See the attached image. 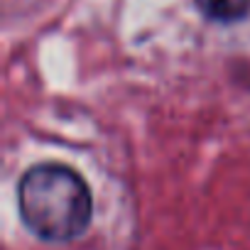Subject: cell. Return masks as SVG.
Returning <instances> with one entry per match:
<instances>
[{"label":"cell","mask_w":250,"mask_h":250,"mask_svg":"<svg viewBox=\"0 0 250 250\" xmlns=\"http://www.w3.org/2000/svg\"><path fill=\"white\" fill-rule=\"evenodd\" d=\"M18 206L22 223L49 243H69L83 235L93 218V196L86 179L59 162H42L22 174Z\"/></svg>","instance_id":"cell-1"},{"label":"cell","mask_w":250,"mask_h":250,"mask_svg":"<svg viewBox=\"0 0 250 250\" xmlns=\"http://www.w3.org/2000/svg\"><path fill=\"white\" fill-rule=\"evenodd\" d=\"M196 8L213 22H238L248 18L250 0H196Z\"/></svg>","instance_id":"cell-2"}]
</instances>
